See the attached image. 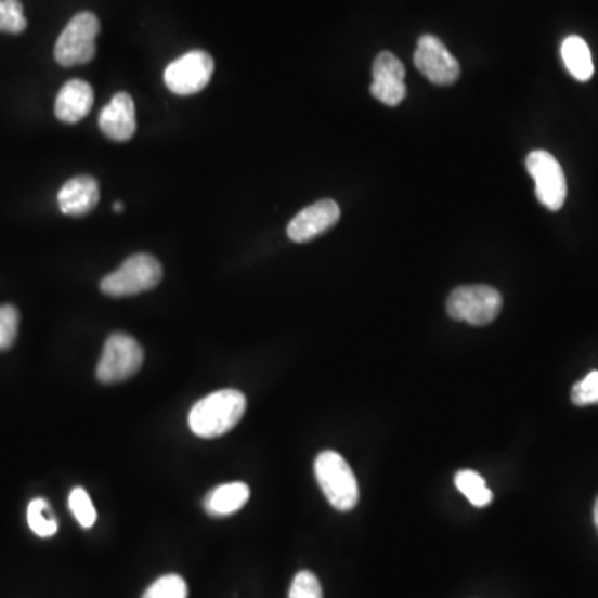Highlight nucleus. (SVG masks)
Segmentation results:
<instances>
[{"instance_id":"obj_14","label":"nucleus","mask_w":598,"mask_h":598,"mask_svg":"<svg viewBox=\"0 0 598 598\" xmlns=\"http://www.w3.org/2000/svg\"><path fill=\"white\" fill-rule=\"evenodd\" d=\"M93 107V89L86 80L74 79L65 83L55 100V115L64 123H77Z\"/></svg>"},{"instance_id":"obj_18","label":"nucleus","mask_w":598,"mask_h":598,"mask_svg":"<svg viewBox=\"0 0 598 598\" xmlns=\"http://www.w3.org/2000/svg\"><path fill=\"white\" fill-rule=\"evenodd\" d=\"M27 522H29V528L32 529L34 534L39 535V537L47 538L57 534V519L50 510L49 503L43 498H36L29 504Z\"/></svg>"},{"instance_id":"obj_23","label":"nucleus","mask_w":598,"mask_h":598,"mask_svg":"<svg viewBox=\"0 0 598 598\" xmlns=\"http://www.w3.org/2000/svg\"><path fill=\"white\" fill-rule=\"evenodd\" d=\"M572 403L575 406L598 404V370H592L572 388Z\"/></svg>"},{"instance_id":"obj_22","label":"nucleus","mask_w":598,"mask_h":598,"mask_svg":"<svg viewBox=\"0 0 598 598\" xmlns=\"http://www.w3.org/2000/svg\"><path fill=\"white\" fill-rule=\"evenodd\" d=\"M18 323H21V316H18L17 308L12 304L0 307V351H5L14 344L15 338H17Z\"/></svg>"},{"instance_id":"obj_17","label":"nucleus","mask_w":598,"mask_h":598,"mask_svg":"<svg viewBox=\"0 0 598 598\" xmlns=\"http://www.w3.org/2000/svg\"><path fill=\"white\" fill-rule=\"evenodd\" d=\"M456 485L467 498L469 503L476 507H485L492 503L491 489L485 484L484 478L481 473L473 472V470H460L456 473Z\"/></svg>"},{"instance_id":"obj_12","label":"nucleus","mask_w":598,"mask_h":598,"mask_svg":"<svg viewBox=\"0 0 598 598\" xmlns=\"http://www.w3.org/2000/svg\"><path fill=\"white\" fill-rule=\"evenodd\" d=\"M100 130L114 142H129L136 130L135 104L129 93H115L114 99L100 112Z\"/></svg>"},{"instance_id":"obj_9","label":"nucleus","mask_w":598,"mask_h":598,"mask_svg":"<svg viewBox=\"0 0 598 598\" xmlns=\"http://www.w3.org/2000/svg\"><path fill=\"white\" fill-rule=\"evenodd\" d=\"M414 64L435 86H453L459 80L460 65L438 37L426 36L417 40Z\"/></svg>"},{"instance_id":"obj_4","label":"nucleus","mask_w":598,"mask_h":598,"mask_svg":"<svg viewBox=\"0 0 598 598\" xmlns=\"http://www.w3.org/2000/svg\"><path fill=\"white\" fill-rule=\"evenodd\" d=\"M503 296L492 286H460L447 299L448 316L456 321L485 326L503 311Z\"/></svg>"},{"instance_id":"obj_15","label":"nucleus","mask_w":598,"mask_h":598,"mask_svg":"<svg viewBox=\"0 0 598 598\" xmlns=\"http://www.w3.org/2000/svg\"><path fill=\"white\" fill-rule=\"evenodd\" d=\"M248 498L249 487L245 482L223 484L205 497V510L213 517L232 516L248 503Z\"/></svg>"},{"instance_id":"obj_2","label":"nucleus","mask_w":598,"mask_h":598,"mask_svg":"<svg viewBox=\"0 0 598 598\" xmlns=\"http://www.w3.org/2000/svg\"><path fill=\"white\" fill-rule=\"evenodd\" d=\"M317 484L323 494L336 510L348 512L356 507L360 500V487L353 469L341 454L324 451L314 463Z\"/></svg>"},{"instance_id":"obj_1","label":"nucleus","mask_w":598,"mask_h":598,"mask_svg":"<svg viewBox=\"0 0 598 598\" xmlns=\"http://www.w3.org/2000/svg\"><path fill=\"white\" fill-rule=\"evenodd\" d=\"M246 411V398L236 389H223L202 399L190 411L193 434L213 439L232 431Z\"/></svg>"},{"instance_id":"obj_20","label":"nucleus","mask_w":598,"mask_h":598,"mask_svg":"<svg viewBox=\"0 0 598 598\" xmlns=\"http://www.w3.org/2000/svg\"><path fill=\"white\" fill-rule=\"evenodd\" d=\"M25 29L24 5L18 0H0V32L21 34Z\"/></svg>"},{"instance_id":"obj_19","label":"nucleus","mask_w":598,"mask_h":598,"mask_svg":"<svg viewBox=\"0 0 598 598\" xmlns=\"http://www.w3.org/2000/svg\"><path fill=\"white\" fill-rule=\"evenodd\" d=\"M142 598H188V587L180 575L170 573L150 585Z\"/></svg>"},{"instance_id":"obj_8","label":"nucleus","mask_w":598,"mask_h":598,"mask_svg":"<svg viewBox=\"0 0 598 598\" xmlns=\"http://www.w3.org/2000/svg\"><path fill=\"white\" fill-rule=\"evenodd\" d=\"M213 72V57L205 50H192L168 65L164 74L165 86L177 95H193L210 83Z\"/></svg>"},{"instance_id":"obj_10","label":"nucleus","mask_w":598,"mask_h":598,"mask_svg":"<svg viewBox=\"0 0 598 598\" xmlns=\"http://www.w3.org/2000/svg\"><path fill=\"white\" fill-rule=\"evenodd\" d=\"M406 68L391 52H381L373 64V86L370 95L389 107L401 104L407 95L404 83Z\"/></svg>"},{"instance_id":"obj_26","label":"nucleus","mask_w":598,"mask_h":598,"mask_svg":"<svg viewBox=\"0 0 598 598\" xmlns=\"http://www.w3.org/2000/svg\"><path fill=\"white\" fill-rule=\"evenodd\" d=\"M594 520L598 531V497H597V503H595V507H594Z\"/></svg>"},{"instance_id":"obj_25","label":"nucleus","mask_w":598,"mask_h":598,"mask_svg":"<svg viewBox=\"0 0 598 598\" xmlns=\"http://www.w3.org/2000/svg\"><path fill=\"white\" fill-rule=\"evenodd\" d=\"M114 211L115 213H121V211H123V204H121V202H115Z\"/></svg>"},{"instance_id":"obj_13","label":"nucleus","mask_w":598,"mask_h":598,"mask_svg":"<svg viewBox=\"0 0 598 598\" xmlns=\"http://www.w3.org/2000/svg\"><path fill=\"white\" fill-rule=\"evenodd\" d=\"M58 207L68 217H83L99 205V183L92 177H75L58 192Z\"/></svg>"},{"instance_id":"obj_24","label":"nucleus","mask_w":598,"mask_h":598,"mask_svg":"<svg viewBox=\"0 0 598 598\" xmlns=\"http://www.w3.org/2000/svg\"><path fill=\"white\" fill-rule=\"evenodd\" d=\"M289 598H323V588L313 572H299L289 588Z\"/></svg>"},{"instance_id":"obj_6","label":"nucleus","mask_w":598,"mask_h":598,"mask_svg":"<svg viewBox=\"0 0 598 598\" xmlns=\"http://www.w3.org/2000/svg\"><path fill=\"white\" fill-rule=\"evenodd\" d=\"M142 346L132 336L115 333L107 339L104 353L96 366V378L104 385H114L132 378L143 364Z\"/></svg>"},{"instance_id":"obj_11","label":"nucleus","mask_w":598,"mask_h":598,"mask_svg":"<svg viewBox=\"0 0 598 598\" xmlns=\"http://www.w3.org/2000/svg\"><path fill=\"white\" fill-rule=\"evenodd\" d=\"M341 210L335 199H320L299 211L288 224V236L295 243H308L328 232L338 223Z\"/></svg>"},{"instance_id":"obj_16","label":"nucleus","mask_w":598,"mask_h":598,"mask_svg":"<svg viewBox=\"0 0 598 598\" xmlns=\"http://www.w3.org/2000/svg\"><path fill=\"white\" fill-rule=\"evenodd\" d=\"M560 54L573 79L578 82H588L592 79L595 70L594 61H592L590 49L582 37H567L562 42Z\"/></svg>"},{"instance_id":"obj_21","label":"nucleus","mask_w":598,"mask_h":598,"mask_svg":"<svg viewBox=\"0 0 598 598\" xmlns=\"http://www.w3.org/2000/svg\"><path fill=\"white\" fill-rule=\"evenodd\" d=\"M68 507H70L72 514H74L75 519H77V522H79L83 529H90L95 525L96 510L86 489L75 487L74 491L70 492Z\"/></svg>"},{"instance_id":"obj_3","label":"nucleus","mask_w":598,"mask_h":598,"mask_svg":"<svg viewBox=\"0 0 598 598\" xmlns=\"http://www.w3.org/2000/svg\"><path fill=\"white\" fill-rule=\"evenodd\" d=\"M161 276L164 270L157 258L146 253L133 255L117 271L102 280L100 289L112 298H127L154 289L160 285Z\"/></svg>"},{"instance_id":"obj_5","label":"nucleus","mask_w":598,"mask_h":598,"mask_svg":"<svg viewBox=\"0 0 598 598\" xmlns=\"http://www.w3.org/2000/svg\"><path fill=\"white\" fill-rule=\"evenodd\" d=\"M100 32V22L92 12L75 15L55 43V61L64 67L82 65L95 57V39Z\"/></svg>"},{"instance_id":"obj_7","label":"nucleus","mask_w":598,"mask_h":598,"mask_svg":"<svg viewBox=\"0 0 598 598\" xmlns=\"http://www.w3.org/2000/svg\"><path fill=\"white\" fill-rule=\"evenodd\" d=\"M525 165L534 179L538 202L547 210L559 211L566 204L567 180L557 158L545 150H534L529 154Z\"/></svg>"}]
</instances>
